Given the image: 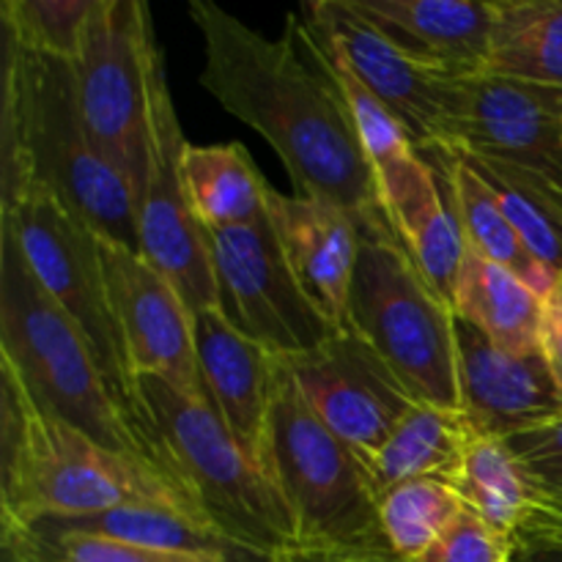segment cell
<instances>
[{
	"label": "cell",
	"mask_w": 562,
	"mask_h": 562,
	"mask_svg": "<svg viewBox=\"0 0 562 562\" xmlns=\"http://www.w3.org/2000/svg\"><path fill=\"white\" fill-rule=\"evenodd\" d=\"M203 38L201 86L283 162L296 198L349 212L362 228L390 225L351 115L289 16L267 38L209 0L190 3Z\"/></svg>",
	"instance_id": "1"
},
{
	"label": "cell",
	"mask_w": 562,
	"mask_h": 562,
	"mask_svg": "<svg viewBox=\"0 0 562 562\" xmlns=\"http://www.w3.org/2000/svg\"><path fill=\"white\" fill-rule=\"evenodd\" d=\"M0 390L3 530H27L38 521L82 519L121 508H159L209 525L184 488L157 464L104 448L47 415L5 366H0Z\"/></svg>",
	"instance_id": "2"
},
{
	"label": "cell",
	"mask_w": 562,
	"mask_h": 562,
	"mask_svg": "<svg viewBox=\"0 0 562 562\" xmlns=\"http://www.w3.org/2000/svg\"><path fill=\"white\" fill-rule=\"evenodd\" d=\"M20 181L49 187L99 236L140 252L137 198L88 135L71 64L5 42L0 187Z\"/></svg>",
	"instance_id": "3"
},
{
	"label": "cell",
	"mask_w": 562,
	"mask_h": 562,
	"mask_svg": "<svg viewBox=\"0 0 562 562\" xmlns=\"http://www.w3.org/2000/svg\"><path fill=\"white\" fill-rule=\"evenodd\" d=\"M130 415L148 459L184 488L220 536L261 562L294 547V521L283 499L236 445L209 395L137 376Z\"/></svg>",
	"instance_id": "4"
},
{
	"label": "cell",
	"mask_w": 562,
	"mask_h": 562,
	"mask_svg": "<svg viewBox=\"0 0 562 562\" xmlns=\"http://www.w3.org/2000/svg\"><path fill=\"white\" fill-rule=\"evenodd\" d=\"M0 366L14 371L22 387L47 415L69 423L104 448L148 459L146 445L104 376L88 338L33 278L20 245L3 225Z\"/></svg>",
	"instance_id": "5"
},
{
	"label": "cell",
	"mask_w": 562,
	"mask_h": 562,
	"mask_svg": "<svg viewBox=\"0 0 562 562\" xmlns=\"http://www.w3.org/2000/svg\"><path fill=\"white\" fill-rule=\"evenodd\" d=\"M261 470L294 521V547L393 552L366 464L311 409L280 357H274Z\"/></svg>",
	"instance_id": "6"
},
{
	"label": "cell",
	"mask_w": 562,
	"mask_h": 562,
	"mask_svg": "<svg viewBox=\"0 0 562 562\" xmlns=\"http://www.w3.org/2000/svg\"><path fill=\"white\" fill-rule=\"evenodd\" d=\"M349 329L393 368L412 398L461 409L456 311L423 278L393 225L362 228Z\"/></svg>",
	"instance_id": "7"
},
{
	"label": "cell",
	"mask_w": 562,
	"mask_h": 562,
	"mask_svg": "<svg viewBox=\"0 0 562 562\" xmlns=\"http://www.w3.org/2000/svg\"><path fill=\"white\" fill-rule=\"evenodd\" d=\"M0 225L11 231L33 278L82 329L104 376L130 412L132 379L97 231L36 181L0 187Z\"/></svg>",
	"instance_id": "8"
},
{
	"label": "cell",
	"mask_w": 562,
	"mask_h": 562,
	"mask_svg": "<svg viewBox=\"0 0 562 562\" xmlns=\"http://www.w3.org/2000/svg\"><path fill=\"white\" fill-rule=\"evenodd\" d=\"M151 11L140 0H93L71 60L77 104L102 157L132 187L140 209L151 173Z\"/></svg>",
	"instance_id": "9"
},
{
	"label": "cell",
	"mask_w": 562,
	"mask_h": 562,
	"mask_svg": "<svg viewBox=\"0 0 562 562\" xmlns=\"http://www.w3.org/2000/svg\"><path fill=\"white\" fill-rule=\"evenodd\" d=\"M206 245L220 311L269 355H305L340 333L296 280L269 214L241 228L206 231Z\"/></svg>",
	"instance_id": "10"
},
{
	"label": "cell",
	"mask_w": 562,
	"mask_h": 562,
	"mask_svg": "<svg viewBox=\"0 0 562 562\" xmlns=\"http://www.w3.org/2000/svg\"><path fill=\"white\" fill-rule=\"evenodd\" d=\"M151 86V173L140 201V256L170 280L190 313L220 307L206 228L198 223L184 184V140L173 97H170L165 58L157 36L148 55Z\"/></svg>",
	"instance_id": "11"
},
{
	"label": "cell",
	"mask_w": 562,
	"mask_h": 562,
	"mask_svg": "<svg viewBox=\"0 0 562 562\" xmlns=\"http://www.w3.org/2000/svg\"><path fill=\"white\" fill-rule=\"evenodd\" d=\"M280 360L311 409L362 464L379 453L417 404L393 368L355 329H340L318 349Z\"/></svg>",
	"instance_id": "12"
},
{
	"label": "cell",
	"mask_w": 562,
	"mask_h": 562,
	"mask_svg": "<svg viewBox=\"0 0 562 562\" xmlns=\"http://www.w3.org/2000/svg\"><path fill=\"white\" fill-rule=\"evenodd\" d=\"M307 5L335 33L366 86L406 126L417 151L426 157L448 151L461 88L470 75L415 58L355 14L346 0H311Z\"/></svg>",
	"instance_id": "13"
},
{
	"label": "cell",
	"mask_w": 562,
	"mask_h": 562,
	"mask_svg": "<svg viewBox=\"0 0 562 562\" xmlns=\"http://www.w3.org/2000/svg\"><path fill=\"white\" fill-rule=\"evenodd\" d=\"M99 245L132 382L157 376L190 395H209L198 366L192 313L179 291L132 247L104 236Z\"/></svg>",
	"instance_id": "14"
},
{
	"label": "cell",
	"mask_w": 562,
	"mask_h": 562,
	"mask_svg": "<svg viewBox=\"0 0 562 562\" xmlns=\"http://www.w3.org/2000/svg\"><path fill=\"white\" fill-rule=\"evenodd\" d=\"M442 154L503 159L562 181V88L488 71L464 77L453 137Z\"/></svg>",
	"instance_id": "15"
},
{
	"label": "cell",
	"mask_w": 562,
	"mask_h": 562,
	"mask_svg": "<svg viewBox=\"0 0 562 562\" xmlns=\"http://www.w3.org/2000/svg\"><path fill=\"white\" fill-rule=\"evenodd\" d=\"M456 349L461 412L477 437L508 439L562 417V390L543 349L514 355L461 318Z\"/></svg>",
	"instance_id": "16"
},
{
	"label": "cell",
	"mask_w": 562,
	"mask_h": 562,
	"mask_svg": "<svg viewBox=\"0 0 562 562\" xmlns=\"http://www.w3.org/2000/svg\"><path fill=\"white\" fill-rule=\"evenodd\" d=\"M267 214L296 280L335 329H349V294L362 245V225L349 212L272 187Z\"/></svg>",
	"instance_id": "17"
},
{
	"label": "cell",
	"mask_w": 562,
	"mask_h": 562,
	"mask_svg": "<svg viewBox=\"0 0 562 562\" xmlns=\"http://www.w3.org/2000/svg\"><path fill=\"white\" fill-rule=\"evenodd\" d=\"M373 179L398 241L423 278L450 302L467 258V241L448 192L439 187L437 168L420 151H412L373 170Z\"/></svg>",
	"instance_id": "18"
},
{
	"label": "cell",
	"mask_w": 562,
	"mask_h": 562,
	"mask_svg": "<svg viewBox=\"0 0 562 562\" xmlns=\"http://www.w3.org/2000/svg\"><path fill=\"white\" fill-rule=\"evenodd\" d=\"M198 366L212 398L247 459L261 467L263 431L274 384V355L228 322L220 307L192 316Z\"/></svg>",
	"instance_id": "19"
},
{
	"label": "cell",
	"mask_w": 562,
	"mask_h": 562,
	"mask_svg": "<svg viewBox=\"0 0 562 562\" xmlns=\"http://www.w3.org/2000/svg\"><path fill=\"white\" fill-rule=\"evenodd\" d=\"M390 42L459 75L486 71L492 0H346Z\"/></svg>",
	"instance_id": "20"
},
{
	"label": "cell",
	"mask_w": 562,
	"mask_h": 562,
	"mask_svg": "<svg viewBox=\"0 0 562 562\" xmlns=\"http://www.w3.org/2000/svg\"><path fill=\"white\" fill-rule=\"evenodd\" d=\"M428 162L442 165L445 181H448V198L459 217L461 234H464L467 250L477 252L486 261L508 269L516 278L525 280L543 302L558 296L562 291V274L543 267L527 245L521 241L519 231L505 217L497 201V192L472 170L467 159L456 154H434Z\"/></svg>",
	"instance_id": "21"
},
{
	"label": "cell",
	"mask_w": 562,
	"mask_h": 562,
	"mask_svg": "<svg viewBox=\"0 0 562 562\" xmlns=\"http://www.w3.org/2000/svg\"><path fill=\"white\" fill-rule=\"evenodd\" d=\"M456 318L481 329L499 349L541 351L547 302L508 269L467 250L453 289Z\"/></svg>",
	"instance_id": "22"
},
{
	"label": "cell",
	"mask_w": 562,
	"mask_h": 562,
	"mask_svg": "<svg viewBox=\"0 0 562 562\" xmlns=\"http://www.w3.org/2000/svg\"><path fill=\"white\" fill-rule=\"evenodd\" d=\"M475 439L477 434L461 409L417 401L366 470L379 497L398 483L420 477H442L450 483Z\"/></svg>",
	"instance_id": "23"
},
{
	"label": "cell",
	"mask_w": 562,
	"mask_h": 562,
	"mask_svg": "<svg viewBox=\"0 0 562 562\" xmlns=\"http://www.w3.org/2000/svg\"><path fill=\"white\" fill-rule=\"evenodd\" d=\"M291 20H294L296 33H300L307 53L322 66L327 80L338 91L340 102L349 110L351 124H355V132L360 137V146L366 151V159L371 162V168H384V165L417 151L406 126L384 108L382 99L357 75V69L346 58L340 42L335 38V33L313 14L311 5L302 3L300 11L291 14Z\"/></svg>",
	"instance_id": "24"
},
{
	"label": "cell",
	"mask_w": 562,
	"mask_h": 562,
	"mask_svg": "<svg viewBox=\"0 0 562 562\" xmlns=\"http://www.w3.org/2000/svg\"><path fill=\"white\" fill-rule=\"evenodd\" d=\"M184 184L192 212L206 231L241 228L261 220L272 190L241 143L187 146Z\"/></svg>",
	"instance_id": "25"
},
{
	"label": "cell",
	"mask_w": 562,
	"mask_h": 562,
	"mask_svg": "<svg viewBox=\"0 0 562 562\" xmlns=\"http://www.w3.org/2000/svg\"><path fill=\"white\" fill-rule=\"evenodd\" d=\"M486 71L562 88V0H492Z\"/></svg>",
	"instance_id": "26"
},
{
	"label": "cell",
	"mask_w": 562,
	"mask_h": 562,
	"mask_svg": "<svg viewBox=\"0 0 562 562\" xmlns=\"http://www.w3.org/2000/svg\"><path fill=\"white\" fill-rule=\"evenodd\" d=\"M459 157V154H456ZM497 192L505 217L527 250L562 274V181L492 157H461Z\"/></svg>",
	"instance_id": "27"
},
{
	"label": "cell",
	"mask_w": 562,
	"mask_h": 562,
	"mask_svg": "<svg viewBox=\"0 0 562 562\" xmlns=\"http://www.w3.org/2000/svg\"><path fill=\"white\" fill-rule=\"evenodd\" d=\"M464 505L494 530L514 538L525 521L536 488L505 439L477 437L467 450L459 475L450 481Z\"/></svg>",
	"instance_id": "28"
},
{
	"label": "cell",
	"mask_w": 562,
	"mask_h": 562,
	"mask_svg": "<svg viewBox=\"0 0 562 562\" xmlns=\"http://www.w3.org/2000/svg\"><path fill=\"white\" fill-rule=\"evenodd\" d=\"M464 508L453 486L442 477H420L387 488L379 497V519L398 558L417 562Z\"/></svg>",
	"instance_id": "29"
},
{
	"label": "cell",
	"mask_w": 562,
	"mask_h": 562,
	"mask_svg": "<svg viewBox=\"0 0 562 562\" xmlns=\"http://www.w3.org/2000/svg\"><path fill=\"white\" fill-rule=\"evenodd\" d=\"M3 554L27 562H225L217 558L137 547V543L86 536V532L42 530V527L3 530Z\"/></svg>",
	"instance_id": "30"
},
{
	"label": "cell",
	"mask_w": 562,
	"mask_h": 562,
	"mask_svg": "<svg viewBox=\"0 0 562 562\" xmlns=\"http://www.w3.org/2000/svg\"><path fill=\"white\" fill-rule=\"evenodd\" d=\"M93 0H3L5 42L71 64L80 53L82 27Z\"/></svg>",
	"instance_id": "31"
},
{
	"label": "cell",
	"mask_w": 562,
	"mask_h": 562,
	"mask_svg": "<svg viewBox=\"0 0 562 562\" xmlns=\"http://www.w3.org/2000/svg\"><path fill=\"white\" fill-rule=\"evenodd\" d=\"M516 541L464 505L417 562H514Z\"/></svg>",
	"instance_id": "32"
},
{
	"label": "cell",
	"mask_w": 562,
	"mask_h": 562,
	"mask_svg": "<svg viewBox=\"0 0 562 562\" xmlns=\"http://www.w3.org/2000/svg\"><path fill=\"white\" fill-rule=\"evenodd\" d=\"M536 494L562 499V417L505 439Z\"/></svg>",
	"instance_id": "33"
},
{
	"label": "cell",
	"mask_w": 562,
	"mask_h": 562,
	"mask_svg": "<svg viewBox=\"0 0 562 562\" xmlns=\"http://www.w3.org/2000/svg\"><path fill=\"white\" fill-rule=\"evenodd\" d=\"M514 541L519 543H547L562 549V499H549L536 494L525 521L516 530Z\"/></svg>",
	"instance_id": "34"
},
{
	"label": "cell",
	"mask_w": 562,
	"mask_h": 562,
	"mask_svg": "<svg viewBox=\"0 0 562 562\" xmlns=\"http://www.w3.org/2000/svg\"><path fill=\"white\" fill-rule=\"evenodd\" d=\"M263 562H409L395 552H349V549L289 547L274 552Z\"/></svg>",
	"instance_id": "35"
},
{
	"label": "cell",
	"mask_w": 562,
	"mask_h": 562,
	"mask_svg": "<svg viewBox=\"0 0 562 562\" xmlns=\"http://www.w3.org/2000/svg\"><path fill=\"white\" fill-rule=\"evenodd\" d=\"M541 349L547 355L549 368L554 373V382L562 390V291L547 302V316H543Z\"/></svg>",
	"instance_id": "36"
},
{
	"label": "cell",
	"mask_w": 562,
	"mask_h": 562,
	"mask_svg": "<svg viewBox=\"0 0 562 562\" xmlns=\"http://www.w3.org/2000/svg\"><path fill=\"white\" fill-rule=\"evenodd\" d=\"M514 562H562V549L547 547V543H519L516 541Z\"/></svg>",
	"instance_id": "37"
},
{
	"label": "cell",
	"mask_w": 562,
	"mask_h": 562,
	"mask_svg": "<svg viewBox=\"0 0 562 562\" xmlns=\"http://www.w3.org/2000/svg\"><path fill=\"white\" fill-rule=\"evenodd\" d=\"M3 562H27V560H16V558H5V554H3Z\"/></svg>",
	"instance_id": "38"
}]
</instances>
